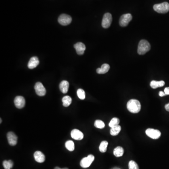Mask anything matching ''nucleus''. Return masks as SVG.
I'll list each match as a JSON object with an SVG mask.
<instances>
[{"instance_id":"21","label":"nucleus","mask_w":169,"mask_h":169,"mask_svg":"<svg viewBox=\"0 0 169 169\" xmlns=\"http://www.w3.org/2000/svg\"><path fill=\"white\" fill-rule=\"evenodd\" d=\"M62 104L64 107H68L71 105L72 102V99L71 97L69 96H64L62 99Z\"/></svg>"},{"instance_id":"27","label":"nucleus","mask_w":169,"mask_h":169,"mask_svg":"<svg viewBox=\"0 0 169 169\" xmlns=\"http://www.w3.org/2000/svg\"><path fill=\"white\" fill-rule=\"evenodd\" d=\"M77 96L80 99L84 100L85 99L86 94L84 90L82 89H79L77 92Z\"/></svg>"},{"instance_id":"20","label":"nucleus","mask_w":169,"mask_h":169,"mask_svg":"<svg viewBox=\"0 0 169 169\" xmlns=\"http://www.w3.org/2000/svg\"><path fill=\"white\" fill-rule=\"evenodd\" d=\"M121 130V127L119 125L115 126L114 127L111 128L110 131V134L112 136H117L119 134Z\"/></svg>"},{"instance_id":"13","label":"nucleus","mask_w":169,"mask_h":169,"mask_svg":"<svg viewBox=\"0 0 169 169\" xmlns=\"http://www.w3.org/2000/svg\"><path fill=\"white\" fill-rule=\"evenodd\" d=\"M74 47L78 55H82L84 53L86 50V46L82 42H78L74 45Z\"/></svg>"},{"instance_id":"29","label":"nucleus","mask_w":169,"mask_h":169,"mask_svg":"<svg viewBox=\"0 0 169 169\" xmlns=\"http://www.w3.org/2000/svg\"><path fill=\"white\" fill-rule=\"evenodd\" d=\"M164 93H165L166 96V95H169V87L165 88L164 90Z\"/></svg>"},{"instance_id":"25","label":"nucleus","mask_w":169,"mask_h":169,"mask_svg":"<svg viewBox=\"0 0 169 169\" xmlns=\"http://www.w3.org/2000/svg\"><path fill=\"white\" fill-rule=\"evenodd\" d=\"M120 123V120L117 117H114L109 122V126L111 128L114 127L115 126H118Z\"/></svg>"},{"instance_id":"3","label":"nucleus","mask_w":169,"mask_h":169,"mask_svg":"<svg viewBox=\"0 0 169 169\" xmlns=\"http://www.w3.org/2000/svg\"><path fill=\"white\" fill-rule=\"evenodd\" d=\"M154 10L159 13H166L169 11V4L167 2L156 4L154 5Z\"/></svg>"},{"instance_id":"2","label":"nucleus","mask_w":169,"mask_h":169,"mask_svg":"<svg viewBox=\"0 0 169 169\" xmlns=\"http://www.w3.org/2000/svg\"><path fill=\"white\" fill-rule=\"evenodd\" d=\"M151 46L149 43L145 39H142L140 41L138 47V53L139 55H143L149 51Z\"/></svg>"},{"instance_id":"14","label":"nucleus","mask_w":169,"mask_h":169,"mask_svg":"<svg viewBox=\"0 0 169 169\" xmlns=\"http://www.w3.org/2000/svg\"><path fill=\"white\" fill-rule=\"evenodd\" d=\"M39 60L38 57L33 56L31 58L28 64V67L30 69H34L39 64Z\"/></svg>"},{"instance_id":"30","label":"nucleus","mask_w":169,"mask_h":169,"mask_svg":"<svg viewBox=\"0 0 169 169\" xmlns=\"http://www.w3.org/2000/svg\"><path fill=\"white\" fill-rule=\"evenodd\" d=\"M159 96L161 97H163L166 96V94H165V93L164 92L160 91L159 93Z\"/></svg>"},{"instance_id":"7","label":"nucleus","mask_w":169,"mask_h":169,"mask_svg":"<svg viewBox=\"0 0 169 169\" xmlns=\"http://www.w3.org/2000/svg\"><path fill=\"white\" fill-rule=\"evenodd\" d=\"M146 134L149 137L154 140L158 139L160 137L161 135L160 131L152 128H149L147 129L146 131Z\"/></svg>"},{"instance_id":"31","label":"nucleus","mask_w":169,"mask_h":169,"mask_svg":"<svg viewBox=\"0 0 169 169\" xmlns=\"http://www.w3.org/2000/svg\"><path fill=\"white\" fill-rule=\"evenodd\" d=\"M165 109H166V111L169 112V103L165 105Z\"/></svg>"},{"instance_id":"32","label":"nucleus","mask_w":169,"mask_h":169,"mask_svg":"<svg viewBox=\"0 0 169 169\" xmlns=\"http://www.w3.org/2000/svg\"><path fill=\"white\" fill-rule=\"evenodd\" d=\"M68 169L67 168H60L58 167H55V169Z\"/></svg>"},{"instance_id":"16","label":"nucleus","mask_w":169,"mask_h":169,"mask_svg":"<svg viewBox=\"0 0 169 169\" xmlns=\"http://www.w3.org/2000/svg\"><path fill=\"white\" fill-rule=\"evenodd\" d=\"M69 88V83L67 81L63 80L60 83L59 85V88L60 90L63 94L67 93Z\"/></svg>"},{"instance_id":"26","label":"nucleus","mask_w":169,"mask_h":169,"mask_svg":"<svg viewBox=\"0 0 169 169\" xmlns=\"http://www.w3.org/2000/svg\"><path fill=\"white\" fill-rule=\"evenodd\" d=\"M94 126L97 128L102 129L105 127V124L100 120H96L94 122Z\"/></svg>"},{"instance_id":"23","label":"nucleus","mask_w":169,"mask_h":169,"mask_svg":"<svg viewBox=\"0 0 169 169\" xmlns=\"http://www.w3.org/2000/svg\"><path fill=\"white\" fill-rule=\"evenodd\" d=\"M65 147L70 151H73L75 149V146L73 141L68 140L65 143Z\"/></svg>"},{"instance_id":"12","label":"nucleus","mask_w":169,"mask_h":169,"mask_svg":"<svg viewBox=\"0 0 169 169\" xmlns=\"http://www.w3.org/2000/svg\"><path fill=\"white\" fill-rule=\"evenodd\" d=\"M71 137L74 140H80L83 139L84 134L81 131L75 129L71 131Z\"/></svg>"},{"instance_id":"22","label":"nucleus","mask_w":169,"mask_h":169,"mask_svg":"<svg viewBox=\"0 0 169 169\" xmlns=\"http://www.w3.org/2000/svg\"><path fill=\"white\" fill-rule=\"evenodd\" d=\"M3 164L4 169H11L13 167L14 163L12 161L10 160H5L3 162Z\"/></svg>"},{"instance_id":"6","label":"nucleus","mask_w":169,"mask_h":169,"mask_svg":"<svg viewBox=\"0 0 169 169\" xmlns=\"http://www.w3.org/2000/svg\"><path fill=\"white\" fill-rule=\"evenodd\" d=\"M132 17L129 13L124 14L121 16L119 19L120 26L122 27H126L129 24V22L132 20Z\"/></svg>"},{"instance_id":"11","label":"nucleus","mask_w":169,"mask_h":169,"mask_svg":"<svg viewBox=\"0 0 169 169\" xmlns=\"http://www.w3.org/2000/svg\"><path fill=\"white\" fill-rule=\"evenodd\" d=\"M14 104L17 108L20 109L24 107L26 104V100L23 96H18L16 97L14 99Z\"/></svg>"},{"instance_id":"24","label":"nucleus","mask_w":169,"mask_h":169,"mask_svg":"<svg viewBox=\"0 0 169 169\" xmlns=\"http://www.w3.org/2000/svg\"><path fill=\"white\" fill-rule=\"evenodd\" d=\"M108 143L107 141H102L100 143L99 146V150L102 153H105L107 151Z\"/></svg>"},{"instance_id":"33","label":"nucleus","mask_w":169,"mask_h":169,"mask_svg":"<svg viewBox=\"0 0 169 169\" xmlns=\"http://www.w3.org/2000/svg\"><path fill=\"white\" fill-rule=\"evenodd\" d=\"M0 120H1V121H0V123L1 124V122H2V120H1V119H0Z\"/></svg>"},{"instance_id":"4","label":"nucleus","mask_w":169,"mask_h":169,"mask_svg":"<svg viewBox=\"0 0 169 169\" xmlns=\"http://www.w3.org/2000/svg\"><path fill=\"white\" fill-rule=\"evenodd\" d=\"M94 156L92 155H89L86 157H84L80 161V166L82 168H86L89 167L92 163L94 161Z\"/></svg>"},{"instance_id":"5","label":"nucleus","mask_w":169,"mask_h":169,"mask_svg":"<svg viewBox=\"0 0 169 169\" xmlns=\"http://www.w3.org/2000/svg\"><path fill=\"white\" fill-rule=\"evenodd\" d=\"M112 21V15L111 13H106L103 16L102 20V26L104 28H108L111 26Z\"/></svg>"},{"instance_id":"19","label":"nucleus","mask_w":169,"mask_h":169,"mask_svg":"<svg viewBox=\"0 0 169 169\" xmlns=\"http://www.w3.org/2000/svg\"><path fill=\"white\" fill-rule=\"evenodd\" d=\"M124 153V150L123 148L120 146H118L116 147L113 151L114 155L117 157L123 156Z\"/></svg>"},{"instance_id":"9","label":"nucleus","mask_w":169,"mask_h":169,"mask_svg":"<svg viewBox=\"0 0 169 169\" xmlns=\"http://www.w3.org/2000/svg\"><path fill=\"white\" fill-rule=\"evenodd\" d=\"M35 89L36 93L39 96H43L46 94V89L41 82H38L36 83L35 85Z\"/></svg>"},{"instance_id":"8","label":"nucleus","mask_w":169,"mask_h":169,"mask_svg":"<svg viewBox=\"0 0 169 169\" xmlns=\"http://www.w3.org/2000/svg\"><path fill=\"white\" fill-rule=\"evenodd\" d=\"M71 21H72L71 17L65 14L61 15L58 19V21L59 24L64 26H67L70 24V23H71Z\"/></svg>"},{"instance_id":"28","label":"nucleus","mask_w":169,"mask_h":169,"mask_svg":"<svg viewBox=\"0 0 169 169\" xmlns=\"http://www.w3.org/2000/svg\"><path fill=\"white\" fill-rule=\"evenodd\" d=\"M129 169H139L137 164L134 161H130L129 163Z\"/></svg>"},{"instance_id":"10","label":"nucleus","mask_w":169,"mask_h":169,"mask_svg":"<svg viewBox=\"0 0 169 169\" xmlns=\"http://www.w3.org/2000/svg\"><path fill=\"white\" fill-rule=\"evenodd\" d=\"M7 137L8 139V143L10 146H14L17 144L18 137L14 132H10L7 135Z\"/></svg>"},{"instance_id":"1","label":"nucleus","mask_w":169,"mask_h":169,"mask_svg":"<svg viewBox=\"0 0 169 169\" xmlns=\"http://www.w3.org/2000/svg\"><path fill=\"white\" fill-rule=\"evenodd\" d=\"M127 108L131 113H139L141 109V104L137 100L131 99L127 102Z\"/></svg>"},{"instance_id":"17","label":"nucleus","mask_w":169,"mask_h":169,"mask_svg":"<svg viewBox=\"0 0 169 169\" xmlns=\"http://www.w3.org/2000/svg\"><path fill=\"white\" fill-rule=\"evenodd\" d=\"M110 69V66L109 64H104L102 65L101 68H99L96 70V72L97 73L100 74H105L108 73Z\"/></svg>"},{"instance_id":"18","label":"nucleus","mask_w":169,"mask_h":169,"mask_svg":"<svg viewBox=\"0 0 169 169\" xmlns=\"http://www.w3.org/2000/svg\"><path fill=\"white\" fill-rule=\"evenodd\" d=\"M165 85V82L163 80L161 81H155V80H153L150 82V87H151L153 89H156L158 88H161V87L164 86Z\"/></svg>"},{"instance_id":"15","label":"nucleus","mask_w":169,"mask_h":169,"mask_svg":"<svg viewBox=\"0 0 169 169\" xmlns=\"http://www.w3.org/2000/svg\"><path fill=\"white\" fill-rule=\"evenodd\" d=\"M34 158L35 160L38 163H43L45 160V156L44 155L41 151H37L34 154Z\"/></svg>"}]
</instances>
